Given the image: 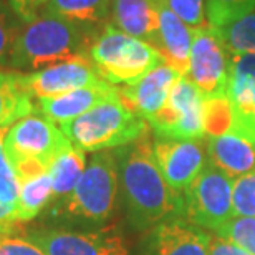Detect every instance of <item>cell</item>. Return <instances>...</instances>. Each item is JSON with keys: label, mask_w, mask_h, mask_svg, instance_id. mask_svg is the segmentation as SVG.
Returning a JSON list of instances; mask_svg holds the SVG:
<instances>
[{"label": "cell", "mask_w": 255, "mask_h": 255, "mask_svg": "<svg viewBox=\"0 0 255 255\" xmlns=\"http://www.w3.org/2000/svg\"><path fill=\"white\" fill-rule=\"evenodd\" d=\"M118 166L120 197L134 231H149L164 219L184 216V197L167 186L154 156L149 132L113 149Z\"/></svg>", "instance_id": "cell-1"}, {"label": "cell", "mask_w": 255, "mask_h": 255, "mask_svg": "<svg viewBox=\"0 0 255 255\" xmlns=\"http://www.w3.org/2000/svg\"><path fill=\"white\" fill-rule=\"evenodd\" d=\"M118 166L113 151L95 152L75 189L53 202L45 211V219L50 227H106L118 209Z\"/></svg>", "instance_id": "cell-2"}, {"label": "cell", "mask_w": 255, "mask_h": 255, "mask_svg": "<svg viewBox=\"0 0 255 255\" xmlns=\"http://www.w3.org/2000/svg\"><path fill=\"white\" fill-rule=\"evenodd\" d=\"M90 28L63 18L40 15L20 30L8 66L33 73L66 60L88 57L90 45L96 37L91 35Z\"/></svg>", "instance_id": "cell-3"}, {"label": "cell", "mask_w": 255, "mask_h": 255, "mask_svg": "<svg viewBox=\"0 0 255 255\" xmlns=\"http://www.w3.org/2000/svg\"><path fill=\"white\" fill-rule=\"evenodd\" d=\"M60 129L75 147L85 152H100L137 141L149 132V123L126 106L121 98H115L60 125Z\"/></svg>", "instance_id": "cell-4"}, {"label": "cell", "mask_w": 255, "mask_h": 255, "mask_svg": "<svg viewBox=\"0 0 255 255\" xmlns=\"http://www.w3.org/2000/svg\"><path fill=\"white\" fill-rule=\"evenodd\" d=\"M88 58L100 76L111 85H132L151 70L166 63L151 43L106 25L90 45Z\"/></svg>", "instance_id": "cell-5"}, {"label": "cell", "mask_w": 255, "mask_h": 255, "mask_svg": "<svg viewBox=\"0 0 255 255\" xmlns=\"http://www.w3.org/2000/svg\"><path fill=\"white\" fill-rule=\"evenodd\" d=\"M234 179L211 161L184 191V216L192 226L217 232L234 217Z\"/></svg>", "instance_id": "cell-6"}, {"label": "cell", "mask_w": 255, "mask_h": 255, "mask_svg": "<svg viewBox=\"0 0 255 255\" xmlns=\"http://www.w3.org/2000/svg\"><path fill=\"white\" fill-rule=\"evenodd\" d=\"M156 139L202 141L204 95L186 76H181L171 88L164 108L147 121Z\"/></svg>", "instance_id": "cell-7"}, {"label": "cell", "mask_w": 255, "mask_h": 255, "mask_svg": "<svg viewBox=\"0 0 255 255\" xmlns=\"http://www.w3.org/2000/svg\"><path fill=\"white\" fill-rule=\"evenodd\" d=\"M71 142L45 115H28L8 128L3 149L13 164L40 162L48 166Z\"/></svg>", "instance_id": "cell-8"}, {"label": "cell", "mask_w": 255, "mask_h": 255, "mask_svg": "<svg viewBox=\"0 0 255 255\" xmlns=\"http://www.w3.org/2000/svg\"><path fill=\"white\" fill-rule=\"evenodd\" d=\"M27 236L47 255H129L128 241L115 227L75 231L45 226Z\"/></svg>", "instance_id": "cell-9"}, {"label": "cell", "mask_w": 255, "mask_h": 255, "mask_svg": "<svg viewBox=\"0 0 255 255\" xmlns=\"http://www.w3.org/2000/svg\"><path fill=\"white\" fill-rule=\"evenodd\" d=\"M231 57L216 28H194L187 80L204 95L227 96Z\"/></svg>", "instance_id": "cell-10"}, {"label": "cell", "mask_w": 255, "mask_h": 255, "mask_svg": "<svg viewBox=\"0 0 255 255\" xmlns=\"http://www.w3.org/2000/svg\"><path fill=\"white\" fill-rule=\"evenodd\" d=\"M154 156L167 186L182 194L207 166V147L202 141L156 139Z\"/></svg>", "instance_id": "cell-11"}, {"label": "cell", "mask_w": 255, "mask_h": 255, "mask_svg": "<svg viewBox=\"0 0 255 255\" xmlns=\"http://www.w3.org/2000/svg\"><path fill=\"white\" fill-rule=\"evenodd\" d=\"M33 98H50L105 81L88 57L55 63L33 73H23Z\"/></svg>", "instance_id": "cell-12"}, {"label": "cell", "mask_w": 255, "mask_h": 255, "mask_svg": "<svg viewBox=\"0 0 255 255\" xmlns=\"http://www.w3.org/2000/svg\"><path fill=\"white\" fill-rule=\"evenodd\" d=\"M144 255H209V234L176 216L151 229Z\"/></svg>", "instance_id": "cell-13"}, {"label": "cell", "mask_w": 255, "mask_h": 255, "mask_svg": "<svg viewBox=\"0 0 255 255\" xmlns=\"http://www.w3.org/2000/svg\"><path fill=\"white\" fill-rule=\"evenodd\" d=\"M181 76L179 71H176L171 65L162 63L141 80H137L136 83L118 88L120 98L141 118L149 121L164 108L171 88Z\"/></svg>", "instance_id": "cell-14"}, {"label": "cell", "mask_w": 255, "mask_h": 255, "mask_svg": "<svg viewBox=\"0 0 255 255\" xmlns=\"http://www.w3.org/2000/svg\"><path fill=\"white\" fill-rule=\"evenodd\" d=\"M115 98H120V90L108 81H100L96 85L68 91V93L63 95L40 98L38 110L53 123L65 125L85 115L86 111L95 108L96 105Z\"/></svg>", "instance_id": "cell-15"}, {"label": "cell", "mask_w": 255, "mask_h": 255, "mask_svg": "<svg viewBox=\"0 0 255 255\" xmlns=\"http://www.w3.org/2000/svg\"><path fill=\"white\" fill-rule=\"evenodd\" d=\"M159 5L161 0H111V18L121 32L157 48Z\"/></svg>", "instance_id": "cell-16"}, {"label": "cell", "mask_w": 255, "mask_h": 255, "mask_svg": "<svg viewBox=\"0 0 255 255\" xmlns=\"http://www.w3.org/2000/svg\"><path fill=\"white\" fill-rule=\"evenodd\" d=\"M194 30L189 28L172 12L166 0L159 5V45L157 50L162 53L166 63L171 65L182 76L189 70V57L192 48Z\"/></svg>", "instance_id": "cell-17"}, {"label": "cell", "mask_w": 255, "mask_h": 255, "mask_svg": "<svg viewBox=\"0 0 255 255\" xmlns=\"http://www.w3.org/2000/svg\"><path fill=\"white\" fill-rule=\"evenodd\" d=\"M207 156L214 166L232 179L255 171V142L232 131L209 137Z\"/></svg>", "instance_id": "cell-18"}, {"label": "cell", "mask_w": 255, "mask_h": 255, "mask_svg": "<svg viewBox=\"0 0 255 255\" xmlns=\"http://www.w3.org/2000/svg\"><path fill=\"white\" fill-rule=\"evenodd\" d=\"M33 111V96L25 83V75L0 71V128L13 126Z\"/></svg>", "instance_id": "cell-19"}, {"label": "cell", "mask_w": 255, "mask_h": 255, "mask_svg": "<svg viewBox=\"0 0 255 255\" xmlns=\"http://www.w3.org/2000/svg\"><path fill=\"white\" fill-rule=\"evenodd\" d=\"M227 98L232 103L234 116L249 113L255 98V55H231Z\"/></svg>", "instance_id": "cell-20"}, {"label": "cell", "mask_w": 255, "mask_h": 255, "mask_svg": "<svg viewBox=\"0 0 255 255\" xmlns=\"http://www.w3.org/2000/svg\"><path fill=\"white\" fill-rule=\"evenodd\" d=\"M53 202V182L48 172L25 177L20 181V196L17 202V221L27 224L35 221Z\"/></svg>", "instance_id": "cell-21"}, {"label": "cell", "mask_w": 255, "mask_h": 255, "mask_svg": "<svg viewBox=\"0 0 255 255\" xmlns=\"http://www.w3.org/2000/svg\"><path fill=\"white\" fill-rule=\"evenodd\" d=\"M86 164L88 161H86L85 151L78 149L73 144L55 157L48 169V174L53 182V202H58L70 196L71 191L78 184L80 177L83 176Z\"/></svg>", "instance_id": "cell-22"}, {"label": "cell", "mask_w": 255, "mask_h": 255, "mask_svg": "<svg viewBox=\"0 0 255 255\" xmlns=\"http://www.w3.org/2000/svg\"><path fill=\"white\" fill-rule=\"evenodd\" d=\"M111 13V0H50L42 15L95 27L103 23Z\"/></svg>", "instance_id": "cell-23"}, {"label": "cell", "mask_w": 255, "mask_h": 255, "mask_svg": "<svg viewBox=\"0 0 255 255\" xmlns=\"http://www.w3.org/2000/svg\"><path fill=\"white\" fill-rule=\"evenodd\" d=\"M221 35L227 52L231 55L252 53L255 55V10L216 28Z\"/></svg>", "instance_id": "cell-24"}, {"label": "cell", "mask_w": 255, "mask_h": 255, "mask_svg": "<svg viewBox=\"0 0 255 255\" xmlns=\"http://www.w3.org/2000/svg\"><path fill=\"white\" fill-rule=\"evenodd\" d=\"M234 121L232 103L227 96L204 98V129L206 136H222L231 131Z\"/></svg>", "instance_id": "cell-25"}, {"label": "cell", "mask_w": 255, "mask_h": 255, "mask_svg": "<svg viewBox=\"0 0 255 255\" xmlns=\"http://www.w3.org/2000/svg\"><path fill=\"white\" fill-rule=\"evenodd\" d=\"M255 10V0H206V17L212 28H221Z\"/></svg>", "instance_id": "cell-26"}, {"label": "cell", "mask_w": 255, "mask_h": 255, "mask_svg": "<svg viewBox=\"0 0 255 255\" xmlns=\"http://www.w3.org/2000/svg\"><path fill=\"white\" fill-rule=\"evenodd\" d=\"M216 236L232 242L247 254L255 255V217L234 216L219 229Z\"/></svg>", "instance_id": "cell-27"}, {"label": "cell", "mask_w": 255, "mask_h": 255, "mask_svg": "<svg viewBox=\"0 0 255 255\" xmlns=\"http://www.w3.org/2000/svg\"><path fill=\"white\" fill-rule=\"evenodd\" d=\"M22 28L23 23L15 15L10 3L0 0V65L8 66L10 53Z\"/></svg>", "instance_id": "cell-28"}, {"label": "cell", "mask_w": 255, "mask_h": 255, "mask_svg": "<svg viewBox=\"0 0 255 255\" xmlns=\"http://www.w3.org/2000/svg\"><path fill=\"white\" fill-rule=\"evenodd\" d=\"M234 216L255 217V171L234 179Z\"/></svg>", "instance_id": "cell-29"}, {"label": "cell", "mask_w": 255, "mask_h": 255, "mask_svg": "<svg viewBox=\"0 0 255 255\" xmlns=\"http://www.w3.org/2000/svg\"><path fill=\"white\" fill-rule=\"evenodd\" d=\"M0 255H47L27 234H17L15 229L0 231Z\"/></svg>", "instance_id": "cell-30"}, {"label": "cell", "mask_w": 255, "mask_h": 255, "mask_svg": "<svg viewBox=\"0 0 255 255\" xmlns=\"http://www.w3.org/2000/svg\"><path fill=\"white\" fill-rule=\"evenodd\" d=\"M20 196V179L13 162L3 147H0V199L17 206Z\"/></svg>", "instance_id": "cell-31"}, {"label": "cell", "mask_w": 255, "mask_h": 255, "mask_svg": "<svg viewBox=\"0 0 255 255\" xmlns=\"http://www.w3.org/2000/svg\"><path fill=\"white\" fill-rule=\"evenodd\" d=\"M171 10L186 25L204 28L206 25V0H166Z\"/></svg>", "instance_id": "cell-32"}, {"label": "cell", "mask_w": 255, "mask_h": 255, "mask_svg": "<svg viewBox=\"0 0 255 255\" xmlns=\"http://www.w3.org/2000/svg\"><path fill=\"white\" fill-rule=\"evenodd\" d=\"M50 0H8L10 7L23 25L35 22Z\"/></svg>", "instance_id": "cell-33"}, {"label": "cell", "mask_w": 255, "mask_h": 255, "mask_svg": "<svg viewBox=\"0 0 255 255\" xmlns=\"http://www.w3.org/2000/svg\"><path fill=\"white\" fill-rule=\"evenodd\" d=\"M231 131L255 142V98H254L251 110H249V113L242 116H234Z\"/></svg>", "instance_id": "cell-34"}, {"label": "cell", "mask_w": 255, "mask_h": 255, "mask_svg": "<svg viewBox=\"0 0 255 255\" xmlns=\"http://www.w3.org/2000/svg\"><path fill=\"white\" fill-rule=\"evenodd\" d=\"M209 255H251L226 239L209 234Z\"/></svg>", "instance_id": "cell-35"}, {"label": "cell", "mask_w": 255, "mask_h": 255, "mask_svg": "<svg viewBox=\"0 0 255 255\" xmlns=\"http://www.w3.org/2000/svg\"><path fill=\"white\" fill-rule=\"evenodd\" d=\"M18 224L17 221V206L8 204L0 199V231H8L15 229Z\"/></svg>", "instance_id": "cell-36"}, {"label": "cell", "mask_w": 255, "mask_h": 255, "mask_svg": "<svg viewBox=\"0 0 255 255\" xmlns=\"http://www.w3.org/2000/svg\"><path fill=\"white\" fill-rule=\"evenodd\" d=\"M7 132H8V128H0V147H3V141H5Z\"/></svg>", "instance_id": "cell-37"}]
</instances>
